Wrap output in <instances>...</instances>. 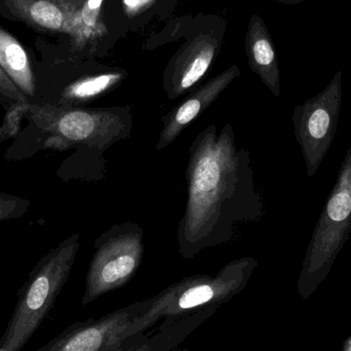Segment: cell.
Listing matches in <instances>:
<instances>
[{"instance_id": "cell-1", "label": "cell", "mask_w": 351, "mask_h": 351, "mask_svg": "<svg viewBox=\"0 0 351 351\" xmlns=\"http://www.w3.org/2000/svg\"><path fill=\"white\" fill-rule=\"evenodd\" d=\"M185 210L177 231L178 251L194 259L228 243L237 228L261 219L263 204L255 187L251 154L239 148L229 123L200 132L189 148Z\"/></svg>"}, {"instance_id": "cell-2", "label": "cell", "mask_w": 351, "mask_h": 351, "mask_svg": "<svg viewBox=\"0 0 351 351\" xmlns=\"http://www.w3.org/2000/svg\"><path fill=\"white\" fill-rule=\"evenodd\" d=\"M80 247L78 233L45 254L19 292L14 313L0 338V350L21 351L49 315L65 286Z\"/></svg>"}, {"instance_id": "cell-3", "label": "cell", "mask_w": 351, "mask_h": 351, "mask_svg": "<svg viewBox=\"0 0 351 351\" xmlns=\"http://www.w3.org/2000/svg\"><path fill=\"white\" fill-rule=\"evenodd\" d=\"M27 115L49 137L47 147L58 150L82 146L103 154L128 139L133 129L130 106L84 108L31 102Z\"/></svg>"}, {"instance_id": "cell-4", "label": "cell", "mask_w": 351, "mask_h": 351, "mask_svg": "<svg viewBox=\"0 0 351 351\" xmlns=\"http://www.w3.org/2000/svg\"><path fill=\"white\" fill-rule=\"evenodd\" d=\"M257 266L255 258H239L223 266L217 274L183 278L152 297L148 315L158 323L208 307L219 308L245 290Z\"/></svg>"}, {"instance_id": "cell-5", "label": "cell", "mask_w": 351, "mask_h": 351, "mask_svg": "<svg viewBox=\"0 0 351 351\" xmlns=\"http://www.w3.org/2000/svg\"><path fill=\"white\" fill-rule=\"evenodd\" d=\"M350 230L351 145L307 247L298 282L302 296L313 293L329 274Z\"/></svg>"}, {"instance_id": "cell-6", "label": "cell", "mask_w": 351, "mask_h": 351, "mask_svg": "<svg viewBox=\"0 0 351 351\" xmlns=\"http://www.w3.org/2000/svg\"><path fill=\"white\" fill-rule=\"evenodd\" d=\"M88 266L82 305L123 288L137 274L143 261L144 230L137 223H119L97 239Z\"/></svg>"}, {"instance_id": "cell-7", "label": "cell", "mask_w": 351, "mask_h": 351, "mask_svg": "<svg viewBox=\"0 0 351 351\" xmlns=\"http://www.w3.org/2000/svg\"><path fill=\"white\" fill-rule=\"evenodd\" d=\"M152 298L132 303L99 319L77 322L35 351H123L148 333L142 315Z\"/></svg>"}, {"instance_id": "cell-8", "label": "cell", "mask_w": 351, "mask_h": 351, "mask_svg": "<svg viewBox=\"0 0 351 351\" xmlns=\"http://www.w3.org/2000/svg\"><path fill=\"white\" fill-rule=\"evenodd\" d=\"M340 105L341 92L336 84L294 109L295 137L300 145L308 177L317 174L333 143Z\"/></svg>"}, {"instance_id": "cell-9", "label": "cell", "mask_w": 351, "mask_h": 351, "mask_svg": "<svg viewBox=\"0 0 351 351\" xmlns=\"http://www.w3.org/2000/svg\"><path fill=\"white\" fill-rule=\"evenodd\" d=\"M218 47L217 38L202 34L175 56L164 74V90L170 100L187 94L202 80L216 58Z\"/></svg>"}, {"instance_id": "cell-10", "label": "cell", "mask_w": 351, "mask_h": 351, "mask_svg": "<svg viewBox=\"0 0 351 351\" xmlns=\"http://www.w3.org/2000/svg\"><path fill=\"white\" fill-rule=\"evenodd\" d=\"M239 75L241 71L239 67L237 65L230 66L222 73L210 78L206 84L192 90L185 100L165 115L156 150L162 152L171 145L181 135L182 132L206 110Z\"/></svg>"}, {"instance_id": "cell-11", "label": "cell", "mask_w": 351, "mask_h": 351, "mask_svg": "<svg viewBox=\"0 0 351 351\" xmlns=\"http://www.w3.org/2000/svg\"><path fill=\"white\" fill-rule=\"evenodd\" d=\"M82 0H0L6 18L20 21L37 32L68 33Z\"/></svg>"}, {"instance_id": "cell-12", "label": "cell", "mask_w": 351, "mask_h": 351, "mask_svg": "<svg viewBox=\"0 0 351 351\" xmlns=\"http://www.w3.org/2000/svg\"><path fill=\"white\" fill-rule=\"evenodd\" d=\"M218 307H208L197 313L177 317L165 319L158 329L147 333L141 340L123 351H171L191 335L206 319L215 315Z\"/></svg>"}, {"instance_id": "cell-13", "label": "cell", "mask_w": 351, "mask_h": 351, "mask_svg": "<svg viewBox=\"0 0 351 351\" xmlns=\"http://www.w3.org/2000/svg\"><path fill=\"white\" fill-rule=\"evenodd\" d=\"M262 24L263 23L257 16H254L250 23L245 45L249 66L263 80L272 94L278 97L280 94V78L276 69V53Z\"/></svg>"}, {"instance_id": "cell-14", "label": "cell", "mask_w": 351, "mask_h": 351, "mask_svg": "<svg viewBox=\"0 0 351 351\" xmlns=\"http://www.w3.org/2000/svg\"><path fill=\"white\" fill-rule=\"evenodd\" d=\"M0 66L29 99L34 96V74L26 49L12 33L2 27H0Z\"/></svg>"}, {"instance_id": "cell-15", "label": "cell", "mask_w": 351, "mask_h": 351, "mask_svg": "<svg viewBox=\"0 0 351 351\" xmlns=\"http://www.w3.org/2000/svg\"><path fill=\"white\" fill-rule=\"evenodd\" d=\"M127 73L121 70L102 72L78 78L66 86L57 104L82 107L109 94L125 80Z\"/></svg>"}, {"instance_id": "cell-16", "label": "cell", "mask_w": 351, "mask_h": 351, "mask_svg": "<svg viewBox=\"0 0 351 351\" xmlns=\"http://www.w3.org/2000/svg\"><path fill=\"white\" fill-rule=\"evenodd\" d=\"M102 0H82L74 12L70 23L69 31L76 47H84V43L102 33L103 25L99 23V10Z\"/></svg>"}, {"instance_id": "cell-17", "label": "cell", "mask_w": 351, "mask_h": 351, "mask_svg": "<svg viewBox=\"0 0 351 351\" xmlns=\"http://www.w3.org/2000/svg\"><path fill=\"white\" fill-rule=\"evenodd\" d=\"M30 206L28 199L0 192V222L21 218L28 212Z\"/></svg>"}, {"instance_id": "cell-18", "label": "cell", "mask_w": 351, "mask_h": 351, "mask_svg": "<svg viewBox=\"0 0 351 351\" xmlns=\"http://www.w3.org/2000/svg\"><path fill=\"white\" fill-rule=\"evenodd\" d=\"M21 103H31V100L8 77L0 66V104L8 110Z\"/></svg>"}, {"instance_id": "cell-19", "label": "cell", "mask_w": 351, "mask_h": 351, "mask_svg": "<svg viewBox=\"0 0 351 351\" xmlns=\"http://www.w3.org/2000/svg\"><path fill=\"white\" fill-rule=\"evenodd\" d=\"M31 103H21L5 110L3 123L0 128V141L14 137L20 129L21 121L27 115Z\"/></svg>"}, {"instance_id": "cell-20", "label": "cell", "mask_w": 351, "mask_h": 351, "mask_svg": "<svg viewBox=\"0 0 351 351\" xmlns=\"http://www.w3.org/2000/svg\"><path fill=\"white\" fill-rule=\"evenodd\" d=\"M343 351H351V338L348 340V343H346V348H344Z\"/></svg>"}, {"instance_id": "cell-21", "label": "cell", "mask_w": 351, "mask_h": 351, "mask_svg": "<svg viewBox=\"0 0 351 351\" xmlns=\"http://www.w3.org/2000/svg\"><path fill=\"white\" fill-rule=\"evenodd\" d=\"M171 351H188V350H179V348H175V350Z\"/></svg>"}]
</instances>
